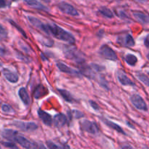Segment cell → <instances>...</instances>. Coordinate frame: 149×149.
<instances>
[{
  "mask_svg": "<svg viewBox=\"0 0 149 149\" xmlns=\"http://www.w3.org/2000/svg\"><path fill=\"white\" fill-rule=\"evenodd\" d=\"M147 58H148V59L149 60V54L148 55V56H147Z\"/></svg>",
  "mask_w": 149,
  "mask_h": 149,
  "instance_id": "8d00e7d4",
  "label": "cell"
},
{
  "mask_svg": "<svg viewBox=\"0 0 149 149\" xmlns=\"http://www.w3.org/2000/svg\"><path fill=\"white\" fill-rule=\"evenodd\" d=\"M100 54L104 58L110 61H116L117 60V55L116 52L107 45H103L100 49Z\"/></svg>",
  "mask_w": 149,
  "mask_h": 149,
  "instance_id": "3957f363",
  "label": "cell"
},
{
  "mask_svg": "<svg viewBox=\"0 0 149 149\" xmlns=\"http://www.w3.org/2000/svg\"><path fill=\"white\" fill-rule=\"evenodd\" d=\"M38 115H39V117L42 119V121L43 122V123L45 124V125H47V126L49 127H50L51 125H52V116H51L49 113L44 111L42 110H39L38 111Z\"/></svg>",
  "mask_w": 149,
  "mask_h": 149,
  "instance_id": "5bb4252c",
  "label": "cell"
},
{
  "mask_svg": "<svg viewBox=\"0 0 149 149\" xmlns=\"http://www.w3.org/2000/svg\"><path fill=\"white\" fill-rule=\"evenodd\" d=\"M47 33H50L54 37L71 45H73L76 42L75 38L71 33L54 23L47 24Z\"/></svg>",
  "mask_w": 149,
  "mask_h": 149,
  "instance_id": "6da1fadb",
  "label": "cell"
},
{
  "mask_svg": "<svg viewBox=\"0 0 149 149\" xmlns=\"http://www.w3.org/2000/svg\"><path fill=\"white\" fill-rule=\"evenodd\" d=\"M137 1H140V2H143V3H144V2H146V1H148V0H137Z\"/></svg>",
  "mask_w": 149,
  "mask_h": 149,
  "instance_id": "e575fe53",
  "label": "cell"
},
{
  "mask_svg": "<svg viewBox=\"0 0 149 149\" xmlns=\"http://www.w3.org/2000/svg\"><path fill=\"white\" fill-rule=\"evenodd\" d=\"M18 95L20 100L23 101V103H24L26 106H29V104H30L31 103V100L26 89L24 88V87H21V88L19 90Z\"/></svg>",
  "mask_w": 149,
  "mask_h": 149,
  "instance_id": "e0dca14e",
  "label": "cell"
},
{
  "mask_svg": "<svg viewBox=\"0 0 149 149\" xmlns=\"http://www.w3.org/2000/svg\"><path fill=\"white\" fill-rule=\"evenodd\" d=\"M132 14L134 17L140 23L143 24H149V15L148 14L141 11H134Z\"/></svg>",
  "mask_w": 149,
  "mask_h": 149,
  "instance_id": "7c38bea8",
  "label": "cell"
},
{
  "mask_svg": "<svg viewBox=\"0 0 149 149\" xmlns=\"http://www.w3.org/2000/svg\"><path fill=\"white\" fill-rule=\"evenodd\" d=\"M0 148H1V146H0Z\"/></svg>",
  "mask_w": 149,
  "mask_h": 149,
  "instance_id": "f35d334b",
  "label": "cell"
},
{
  "mask_svg": "<svg viewBox=\"0 0 149 149\" xmlns=\"http://www.w3.org/2000/svg\"><path fill=\"white\" fill-rule=\"evenodd\" d=\"M46 94V90L42 85H39L35 88L33 91V97L36 99H39L45 95Z\"/></svg>",
  "mask_w": 149,
  "mask_h": 149,
  "instance_id": "44dd1931",
  "label": "cell"
},
{
  "mask_svg": "<svg viewBox=\"0 0 149 149\" xmlns=\"http://www.w3.org/2000/svg\"><path fill=\"white\" fill-rule=\"evenodd\" d=\"M47 147L49 148H61V146H59L58 145H55L54 143L51 142V141H48L47 143Z\"/></svg>",
  "mask_w": 149,
  "mask_h": 149,
  "instance_id": "f1b7e54d",
  "label": "cell"
},
{
  "mask_svg": "<svg viewBox=\"0 0 149 149\" xmlns=\"http://www.w3.org/2000/svg\"><path fill=\"white\" fill-rule=\"evenodd\" d=\"M6 55V50L4 48L0 47V56H4Z\"/></svg>",
  "mask_w": 149,
  "mask_h": 149,
  "instance_id": "836d02e7",
  "label": "cell"
},
{
  "mask_svg": "<svg viewBox=\"0 0 149 149\" xmlns=\"http://www.w3.org/2000/svg\"><path fill=\"white\" fill-rule=\"evenodd\" d=\"M1 110H2L3 112H4V113H14V111H13V109H12L11 106H9V105L7 104H5V103L1 105Z\"/></svg>",
  "mask_w": 149,
  "mask_h": 149,
  "instance_id": "4316f807",
  "label": "cell"
},
{
  "mask_svg": "<svg viewBox=\"0 0 149 149\" xmlns=\"http://www.w3.org/2000/svg\"><path fill=\"white\" fill-rule=\"evenodd\" d=\"M43 1H47V2H49V0H43Z\"/></svg>",
  "mask_w": 149,
  "mask_h": 149,
  "instance_id": "d590c367",
  "label": "cell"
},
{
  "mask_svg": "<svg viewBox=\"0 0 149 149\" xmlns=\"http://www.w3.org/2000/svg\"><path fill=\"white\" fill-rule=\"evenodd\" d=\"M81 127L84 131L90 134L95 135L99 132V129L97 125L94 122H91L89 120H84L81 124Z\"/></svg>",
  "mask_w": 149,
  "mask_h": 149,
  "instance_id": "8992f818",
  "label": "cell"
},
{
  "mask_svg": "<svg viewBox=\"0 0 149 149\" xmlns=\"http://www.w3.org/2000/svg\"><path fill=\"white\" fill-rule=\"evenodd\" d=\"M17 134V131L13 130H3L1 135H2L3 138H4L5 139L8 140L10 141H13L15 137Z\"/></svg>",
  "mask_w": 149,
  "mask_h": 149,
  "instance_id": "ffe728a7",
  "label": "cell"
},
{
  "mask_svg": "<svg viewBox=\"0 0 149 149\" xmlns=\"http://www.w3.org/2000/svg\"><path fill=\"white\" fill-rule=\"evenodd\" d=\"M13 141L17 142L20 146H22L23 148H31L34 147V146L33 145V143H32L31 141H29V140L26 139L25 137L22 136V135H20L18 132H17V135H15V137L14 138V141Z\"/></svg>",
  "mask_w": 149,
  "mask_h": 149,
  "instance_id": "9c48e42d",
  "label": "cell"
},
{
  "mask_svg": "<svg viewBox=\"0 0 149 149\" xmlns=\"http://www.w3.org/2000/svg\"><path fill=\"white\" fill-rule=\"evenodd\" d=\"M64 53H65V57L68 59H71L72 61H75L77 63H81L84 61V59L82 56H81V54L78 52L76 49L71 47H66L64 49Z\"/></svg>",
  "mask_w": 149,
  "mask_h": 149,
  "instance_id": "7a4b0ae2",
  "label": "cell"
},
{
  "mask_svg": "<svg viewBox=\"0 0 149 149\" xmlns=\"http://www.w3.org/2000/svg\"><path fill=\"white\" fill-rule=\"evenodd\" d=\"M102 121H103V122H104V123L106 124L107 126H109V127L111 128V129L117 131V132H119V133H122V134H123V135H125V132H124L123 130H122V128L119 126V125H116V123H114V122H111V121H110V120H107L106 119H102Z\"/></svg>",
  "mask_w": 149,
  "mask_h": 149,
  "instance_id": "d6986e66",
  "label": "cell"
},
{
  "mask_svg": "<svg viewBox=\"0 0 149 149\" xmlns=\"http://www.w3.org/2000/svg\"><path fill=\"white\" fill-rule=\"evenodd\" d=\"M137 77H138V79L141 81H142L145 85L149 87V78L146 75V74H143V73H138V74H137Z\"/></svg>",
  "mask_w": 149,
  "mask_h": 149,
  "instance_id": "d4e9b609",
  "label": "cell"
},
{
  "mask_svg": "<svg viewBox=\"0 0 149 149\" xmlns=\"http://www.w3.org/2000/svg\"><path fill=\"white\" fill-rule=\"evenodd\" d=\"M7 6L5 0H0V8H4Z\"/></svg>",
  "mask_w": 149,
  "mask_h": 149,
  "instance_id": "1f68e13d",
  "label": "cell"
},
{
  "mask_svg": "<svg viewBox=\"0 0 149 149\" xmlns=\"http://www.w3.org/2000/svg\"><path fill=\"white\" fill-rule=\"evenodd\" d=\"M57 66H58V69H59L61 71H62V72L66 73V74H71V75H74V76L80 75V73L79 72V71L73 69V68H71V67L68 66V65H66L65 64L61 62H58V63H57Z\"/></svg>",
  "mask_w": 149,
  "mask_h": 149,
  "instance_id": "8fae6325",
  "label": "cell"
},
{
  "mask_svg": "<svg viewBox=\"0 0 149 149\" xmlns=\"http://www.w3.org/2000/svg\"><path fill=\"white\" fill-rule=\"evenodd\" d=\"M148 74H149V71H148Z\"/></svg>",
  "mask_w": 149,
  "mask_h": 149,
  "instance_id": "74e56055",
  "label": "cell"
},
{
  "mask_svg": "<svg viewBox=\"0 0 149 149\" xmlns=\"http://www.w3.org/2000/svg\"><path fill=\"white\" fill-rule=\"evenodd\" d=\"M131 102L136 109L141 111H147L148 107L143 99L139 95L135 94L131 97Z\"/></svg>",
  "mask_w": 149,
  "mask_h": 149,
  "instance_id": "52a82bcc",
  "label": "cell"
},
{
  "mask_svg": "<svg viewBox=\"0 0 149 149\" xmlns=\"http://www.w3.org/2000/svg\"><path fill=\"white\" fill-rule=\"evenodd\" d=\"M3 146L7 148H17V146L15 145V143L11 142H3L2 143Z\"/></svg>",
  "mask_w": 149,
  "mask_h": 149,
  "instance_id": "83f0119b",
  "label": "cell"
},
{
  "mask_svg": "<svg viewBox=\"0 0 149 149\" xmlns=\"http://www.w3.org/2000/svg\"><path fill=\"white\" fill-rule=\"evenodd\" d=\"M116 77L118 80L122 84L125 86H135L133 81H131L130 79L126 75L125 72L122 70H119L116 73Z\"/></svg>",
  "mask_w": 149,
  "mask_h": 149,
  "instance_id": "30bf717a",
  "label": "cell"
},
{
  "mask_svg": "<svg viewBox=\"0 0 149 149\" xmlns=\"http://www.w3.org/2000/svg\"><path fill=\"white\" fill-rule=\"evenodd\" d=\"M99 13L103 15L104 17H108V18H112L113 17V14L111 10L106 7H102L99 9Z\"/></svg>",
  "mask_w": 149,
  "mask_h": 149,
  "instance_id": "cb8c5ba5",
  "label": "cell"
},
{
  "mask_svg": "<svg viewBox=\"0 0 149 149\" xmlns=\"http://www.w3.org/2000/svg\"><path fill=\"white\" fill-rule=\"evenodd\" d=\"M73 113H74V116H75L76 118H81V117H83V116H84L83 113H81L80 111H73Z\"/></svg>",
  "mask_w": 149,
  "mask_h": 149,
  "instance_id": "f546056e",
  "label": "cell"
},
{
  "mask_svg": "<svg viewBox=\"0 0 149 149\" xmlns=\"http://www.w3.org/2000/svg\"><path fill=\"white\" fill-rule=\"evenodd\" d=\"M58 7L61 12L65 13V14L70 15L72 16L79 15V13L77 10V9L73 7L71 4H68V3L62 1V2L59 3L58 4Z\"/></svg>",
  "mask_w": 149,
  "mask_h": 149,
  "instance_id": "5b68a950",
  "label": "cell"
},
{
  "mask_svg": "<svg viewBox=\"0 0 149 149\" xmlns=\"http://www.w3.org/2000/svg\"><path fill=\"white\" fill-rule=\"evenodd\" d=\"M90 105H91L92 107H93V109H95V110H97V109H99L98 106H97V105L96 104V103H95V102H93V101H90Z\"/></svg>",
  "mask_w": 149,
  "mask_h": 149,
  "instance_id": "4dcf8cb0",
  "label": "cell"
},
{
  "mask_svg": "<svg viewBox=\"0 0 149 149\" xmlns=\"http://www.w3.org/2000/svg\"><path fill=\"white\" fill-rule=\"evenodd\" d=\"M54 125L57 127H62L66 124L67 118L63 113H59V114L55 115L53 119Z\"/></svg>",
  "mask_w": 149,
  "mask_h": 149,
  "instance_id": "9a60e30c",
  "label": "cell"
},
{
  "mask_svg": "<svg viewBox=\"0 0 149 149\" xmlns=\"http://www.w3.org/2000/svg\"><path fill=\"white\" fill-rule=\"evenodd\" d=\"M29 20L30 21V23L33 25V26H35L37 29H40L41 31H44L45 33H47V24L42 23L41 20H39V19L36 18L34 17H31V16H29Z\"/></svg>",
  "mask_w": 149,
  "mask_h": 149,
  "instance_id": "4fadbf2b",
  "label": "cell"
},
{
  "mask_svg": "<svg viewBox=\"0 0 149 149\" xmlns=\"http://www.w3.org/2000/svg\"><path fill=\"white\" fill-rule=\"evenodd\" d=\"M144 44H145V45L147 47H149V34L147 35L146 37L145 38V40H144Z\"/></svg>",
  "mask_w": 149,
  "mask_h": 149,
  "instance_id": "d6a6232c",
  "label": "cell"
},
{
  "mask_svg": "<svg viewBox=\"0 0 149 149\" xmlns=\"http://www.w3.org/2000/svg\"><path fill=\"white\" fill-rule=\"evenodd\" d=\"M26 2L28 5L30 6L32 8L36 9V10H44V11L47 10V7H46L45 5L41 4L37 0H26Z\"/></svg>",
  "mask_w": 149,
  "mask_h": 149,
  "instance_id": "ac0fdd59",
  "label": "cell"
},
{
  "mask_svg": "<svg viewBox=\"0 0 149 149\" xmlns=\"http://www.w3.org/2000/svg\"><path fill=\"white\" fill-rule=\"evenodd\" d=\"M7 37V31L2 25L0 24V41L4 40Z\"/></svg>",
  "mask_w": 149,
  "mask_h": 149,
  "instance_id": "484cf974",
  "label": "cell"
},
{
  "mask_svg": "<svg viewBox=\"0 0 149 149\" xmlns=\"http://www.w3.org/2000/svg\"><path fill=\"white\" fill-rule=\"evenodd\" d=\"M3 74H4V77L7 79V81L12 83H16L18 81V76L17 74L13 72L9 69H4L3 70Z\"/></svg>",
  "mask_w": 149,
  "mask_h": 149,
  "instance_id": "2e32d148",
  "label": "cell"
},
{
  "mask_svg": "<svg viewBox=\"0 0 149 149\" xmlns=\"http://www.w3.org/2000/svg\"><path fill=\"white\" fill-rule=\"evenodd\" d=\"M14 125L18 129L24 132H33L38 128L37 125L33 122H24L21 121H17L14 122Z\"/></svg>",
  "mask_w": 149,
  "mask_h": 149,
  "instance_id": "277c9868",
  "label": "cell"
},
{
  "mask_svg": "<svg viewBox=\"0 0 149 149\" xmlns=\"http://www.w3.org/2000/svg\"><path fill=\"white\" fill-rule=\"evenodd\" d=\"M58 92L61 94V95L62 96L63 98L67 102H69V103H72L74 101V98H73L72 95H71V93L69 92H68L65 90H62V89H59Z\"/></svg>",
  "mask_w": 149,
  "mask_h": 149,
  "instance_id": "7402d4cb",
  "label": "cell"
},
{
  "mask_svg": "<svg viewBox=\"0 0 149 149\" xmlns=\"http://www.w3.org/2000/svg\"><path fill=\"white\" fill-rule=\"evenodd\" d=\"M117 42L122 46L127 47H131L135 45V41H134L133 37L129 33L120 35L118 37Z\"/></svg>",
  "mask_w": 149,
  "mask_h": 149,
  "instance_id": "ba28073f",
  "label": "cell"
},
{
  "mask_svg": "<svg viewBox=\"0 0 149 149\" xmlns=\"http://www.w3.org/2000/svg\"><path fill=\"white\" fill-rule=\"evenodd\" d=\"M125 61H126V63L128 65L133 66V65H135L138 63V58H137V57L135 55L127 54L125 56Z\"/></svg>",
  "mask_w": 149,
  "mask_h": 149,
  "instance_id": "603a6c76",
  "label": "cell"
}]
</instances>
